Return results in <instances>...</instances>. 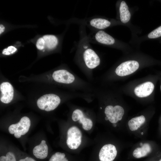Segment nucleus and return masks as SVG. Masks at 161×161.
I'll use <instances>...</instances> for the list:
<instances>
[{"instance_id": "f257e3e1", "label": "nucleus", "mask_w": 161, "mask_h": 161, "mask_svg": "<svg viewBox=\"0 0 161 161\" xmlns=\"http://www.w3.org/2000/svg\"><path fill=\"white\" fill-rule=\"evenodd\" d=\"M61 102L57 95L53 94H46L41 96L37 100L38 107L41 110L50 111L56 108Z\"/></svg>"}, {"instance_id": "f03ea898", "label": "nucleus", "mask_w": 161, "mask_h": 161, "mask_svg": "<svg viewBox=\"0 0 161 161\" xmlns=\"http://www.w3.org/2000/svg\"><path fill=\"white\" fill-rule=\"evenodd\" d=\"M66 144L69 148L76 149L80 145L81 142L82 133L75 126L70 128L67 132Z\"/></svg>"}, {"instance_id": "7ed1b4c3", "label": "nucleus", "mask_w": 161, "mask_h": 161, "mask_svg": "<svg viewBox=\"0 0 161 161\" xmlns=\"http://www.w3.org/2000/svg\"><path fill=\"white\" fill-rule=\"evenodd\" d=\"M139 66V63L136 61L131 60L123 62L116 68V74L120 76L130 75L137 70Z\"/></svg>"}, {"instance_id": "20e7f679", "label": "nucleus", "mask_w": 161, "mask_h": 161, "mask_svg": "<svg viewBox=\"0 0 161 161\" xmlns=\"http://www.w3.org/2000/svg\"><path fill=\"white\" fill-rule=\"evenodd\" d=\"M117 151L114 145L107 144L103 146L99 154L100 161H113L117 155Z\"/></svg>"}, {"instance_id": "39448f33", "label": "nucleus", "mask_w": 161, "mask_h": 161, "mask_svg": "<svg viewBox=\"0 0 161 161\" xmlns=\"http://www.w3.org/2000/svg\"><path fill=\"white\" fill-rule=\"evenodd\" d=\"M52 77L55 81L63 83L69 84L75 80L74 76L68 71L65 69H60L54 71Z\"/></svg>"}, {"instance_id": "423d86ee", "label": "nucleus", "mask_w": 161, "mask_h": 161, "mask_svg": "<svg viewBox=\"0 0 161 161\" xmlns=\"http://www.w3.org/2000/svg\"><path fill=\"white\" fill-rule=\"evenodd\" d=\"M83 58L86 65L89 69L95 68L100 64V58L91 49H88L85 51L83 53Z\"/></svg>"}, {"instance_id": "0eeeda50", "label": "nucleus", "mask_w": 161, "mask_h": 161, "mask_svg": "<svg viewBox=\"0 0 161 161\" xmlns=\"http://www.w3.org/2000/svg\"><path fill=\"white\" fill-rule=\"evenodd\" d=\"M0 100L5 103H8L12 100L14 90L11 84L8 82H4L0 86Z\"/></svg>"}, {"instance_id": "6e6552de", "label": "nucleus", "mask_w": 161, "mask_h": 161, "mask_svg": "<svg viewBox=\"0 0 161 161\" xmlns=\"http://www.w3.org/2000/svg\"><path fill=\"white\" fill-rule=\"evenodd\" d=\"M154 87V85L152 82L147 81L137 86L134 89V92L138 97H145L152 93Z\"/></svg>"}, {"instance_id": "1a4fd4ad", "label": "nucleus", "mask_w": 161, "mask_h": 161, "mask_svg": "<svg viewBox=\"0 0 161 161\" xmlns=\"http://www.w3.org/2000/svg\"><path fill=\"white\" fill-rule=\"evenodd\" d=\"M95 38L98 42L105 44L112 45L115 42L114 39L112 36L102 30L96 33Z\"/></svg>"}, {"instance_id": "9d476101", "label": "nucleus", "mask_w": 161, "mask_h": 161, "mask_svg": "<svg viewBox=\"0 0 161 161\" xmlns=\"http://www.w3.org/2000/svg\"><path fill=\"white\" fill-rule=\"evenodd\" d=\"M119 11L121 21L124 23L128 22L131 18V14L129 8L125 1H123L121 3Z\"/></svg>"}, {"instance_id": "9b49d317", "label": "nucleus", "mask_w": 161, "mask_h": 161, "mask_svg": "<svg viewBox=\"0 0 161 161\" xmlns=\"http://www.w3.org/2000/svg\"><path fill=\"white\" fill-rule=\"evenodd\" d=\"M145 119L143 115L134 117L128 121L129 129L131 131H136L145 122Z\"/></svg>"}, {"instance_id": "f8f14e48", "label": "nucleus", "mask_w": 161, "mask_h": 161, "mask_svg": "<svg viewBox=\"0 0 161 161\" xmlns=\"http://www.w3.org/2000/svg\"><path fill=\"white\" fill-rule=\"evenodd\" d=\"M151 151L150 145L148 143L143 144L141 148H137L133 152V156L137 158H139L145 156Z\"/></svg>"}, {"instance_id": "ddd939ff", "label": "nucleus", "mask_w": 161, "mask_h": 161, "mask_svg": "<svg viewBox=\"0 0 161 161\" xmlns=\"http://www.w3.org/2000/svg\"><path fill=\"white\" fill-rule=\"evenodd\" d=\"M91 25L98 29H102L109 27L111 24L108 21L101 18H95L90 21Z\"/></svg>"}, {"instance_id": "4468645a", "label": "nucleus", "mask_w": 161, "mask_h": 161, "mask_svg": "<svg viewBox=\"0 0 161 161\" xmlns=\"http://www.w3.org/2000/svg\"><path fill=\"white\" fill-rule=\"evenodd\" d=\"M45 42V47L49 49L55 48L58 43L57 38L53 35H45L43 36Z\"/></svg>"}, {"instance_id": "2eb2a0df", "label": "nucleus", "mask_w": 161, "mask_h": 161, "mask_svg": "<svg viewBox=\"0 0 161 161\" xmlns=\"http://www.w3.org/2000/svg\"><path fill=\"white\" fill-rule=\"evenodd\" d=\"M114 107L112 105L107 106L105 109V113L108 120L112 123H115L118 120L114 116Z\"/></svg>"}, {"instance_id": "dca6fc26", "label": "nucleus", "mask_w": 161, "mask_h": 161, "mask_svg": "<svg viewBox=\"0 0 161 161\" xmlns=\"http://www.w3.org/2000/svg\"><path fill=\"white\" fill-rule=\"evenodd\" d=\"M64 153L56 152L52 155L49 161H68Z\"/></svg>"}, {"instance_id": "f3484780", "label": "nucleus", "mask_w": 161, "mask_h": 161, "mask_svg": "<svg viewBox=\"0 0 161 161\" xmlns=\"http://www.w3.org/2000/svg\"><path fill=\"white\" fill-rule=\"evenodd\" d=\"M124 113V109L122 106L118 105L114 106V116L118 121L122 119Z\"/></svg>"}, {"instance_id": "a211bd4d", "label": "nucleus", "mask_w": 161, "mask_h": 161, "mask_svg": "<svg viewBox=\"0 0 161 161\" xmlns=\"http://www.w3.org/2000/svg\"><path fill=\"white\" fill-rule=\"evenodd\" d=\"M0 161H17L16 157L12 152H7L5 155L0 157Z\"/></svg>"}, {"instance_id": "6ab92c4d", "label": "nucleus", "mask_w": 161, "mask_h": 161, "mask_svg": "<svg viewBox=\"0 0 161 161\" xmlns=\"http://www.w3.org/2000/svg\"><path fill=\"white\" fill-rule=\"evenodd\" d=\"M161 36V26L155 29L148 35L150 38H155Z\"/></svg>"}, {"instance_id": "aec40b11", "label": "nucleus", "mask_w": 161, "mask_h": 161, "mask_svg": "<svg viewBox=\"0 0 161 161\" xmlns=\"http://www.w3.org/2000/svg\"><path fill=\"white\" fill-rule=\"evenodd\" d=\"M17 50V49L14 46H11L4 49L2 53L4 55H9L13 54Z\"/></svg>"}, {"instance_id": "412c9836", "label": "nucleus", "mask_w": 161, "mask_h": 161, "mask_svg": "<svg viewBox=\"0 0 161 161\" xmlns=\"http://www.w3.org/2000/svg\"><path fill=\"white\" fill-rule=\"evenodd\" d=\"M36 47L38 49L41 50L45 47V42L43 37L39 38L37 41L36 43Z\"/></svg>"}, {"instance_id": "4be33fe9", "label": "nucleus", "mask_w": 161, "mask_h": 161, "mask_svg": "<svg viewBox=\"0 0 161 161\" xmlns=\"http://www.w3.org/2000/svg\"><path fill=\"white\" fill-rule=\"evenodd\" d=\"M18 161H36L32 158L29 156H26L24 158H20Z\"/></svg>"}, {"instance_id": "5701e85b", "label": "nucleus", "mask_w": 161, "mask_h": 161, "mask_svg": "<svg viewBox=\"0 0 161 161\" xmlns=\"http://www.w3.org/2000/svg\"><path fill=\"white\" fill-rule=\"evenodd\" d=\"M14 136L16 138H19L22 135L21 131L18 130H17L14 134Z\"/></svg>"}, {"instance_id": "b1692460", "label": "nucleus", "mask_w": 161, "mask_h": 161, "mask_svg": "<svg viewBox=\"0 0 161 161\" xmlns=\"http://www.w3.org/2000/svg\"><path fill=\"white\" fill-rule=\"evenodd\" d=\"M5 30V27L2 24H1L0 25V34L3 33Z\"/></svg>"}, {"instance_id": "393cba45", "label": "nucleus", "mask_w": 161, "mask_h": 161, "mask_svg": "<svg viewBox=\"0 0 161 161\" xmlns=\"http://www.w3.org/2000/svg\"><path fill=\"white\" fill-rule=\"evenodd\" d=\"M159 161H161V159L159 160Z\"/></svg>"}, {"instance_id": "a878e982", "label": "nucleus", "mask_w": 161, "mask_h": 161, "mask_svg": "<svg viewBox=\"0 0 161 161\" xmlns=\"http://www.w3.org/2000/svg\"><path fill=\"white\" fill-rule=\"evenodd\" d=\"M160 89H161V86H160Z\"/></svg>"}]
</instances>
